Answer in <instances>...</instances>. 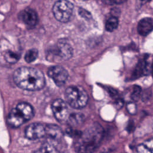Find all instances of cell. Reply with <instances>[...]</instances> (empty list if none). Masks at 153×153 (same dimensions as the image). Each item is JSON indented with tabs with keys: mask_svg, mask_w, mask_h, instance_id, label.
I'll return each mask as SVG.
<instances>
[{
	"mask_svg": "<svg viewBox=\"0 0 153 153\" xmlns=\"http://www.w3.org/2000/svg\"><path fill=\"white\" fill-rule=\"evenodd\" d=\"M14 81L22 89L27 91H37L45 84L44 74L34 68L22 66L17 68L13 74Z\"/></svg>",
	"mask_w": 153,
	"mask_h": 153,
	"instance_id": "6da1fadb",
	"label": "cell"
},
{
	"mask_svg": "<svg viewBox=\"0 0 153 153\" xmlns=\"http://www.w3.org/2000/svg\"><path fill=\"white\" fill-rule=\"evenodd\" d=\"M103 135V129L97 123L87 128L77 137L74 148L78 153H92L100 145Z\"/></svg>",
	"mask_w": 153,
	"mask_h": 153,
	"instance_id": "7a4b0ae2",
	"label": "cell"
},
{
	"mask_svg": "<svg viewBox=\"0 0 153 153\" xmlns=\"http://www.w3.org/2000/svg\"><path fill=\"white\" fill-rule=\"evenodd\" d=\"M33 115V107L27 102H20L9 112L7 123L12 127H19L31 120Z\"/></svg>",
	"mask_w": 153,
	"mask_h": 153,
	"instance_id": "3957f363",
	"label": "cell"
},
{
	"mask_svg": "<svg viewBox=\"0 0 153 153\" xmlns=\"http://www.w3.org/2000/svg\"><path fill=\"white\" fill-rule=\"evenodd\" d=\"M73 55V48L65 39H60L56 43L48 47L45 51L47 60L52 62L66 61Z\"/></svg>",
	"mask_w": 153,
	"mask_h": 153,
	"instance_id": "277c9868",
	"label": "cell"
},
{
	"mask_svg": "<svg viewBox=\"0 0 153 153\" xmlns=\"http://www.w3.org/2000/svg\"><path fill=\"white\" fill-rule=\"evenodd\" d=\"M65 96L68 104L75 109L85 107L88 100L87 93L80 86L68 87L65 90Z\"/></svg>",
	"mask_w": 153,
	"mask_h": 153,
	"instance_id": "5b68a950",
	"label": "cell"
},
{
	"mask_svg": "<svg viewBox=\"0 0 153 153\" xmlns=\"http://www.w3.org/2000/svg\"><path fill=\"white\" fill-rule=\"evenodd\" d=\"M74 5L68 0H59L53 6L52 12L55 19L62 23L68 22L73 13Z\"/></svg>",
	"mask_w": 153,
	"mask_h": 153,
	"instance_id": "8992f818",
	"label": "cell"
},
{
	"mask_svg": "<svg viewBox=\"0 0 153 153\" xmlns=\"http://www.w3.org/2000/svg\"><path fill=\"white\" fill-rule=\"evenodd\" d=\"M51 109L56 119L60 123L68 120L69 115L68 108L66 103L61 99L54 100L51 105Z\"/></svg>",
	"mask_w": 153,
	"mask_h": 153,
	"instance_id": "52a82bcc",
	"label": "cell"
},
{
	"mask_svg": "<svg viewBox=\"0 0 153 153\" xmlns=\"http://www.w3.org/2000/svg\"><path fill=\"white\" fill-rule=\"evenodd\" d=\"M47 74L59 87L63 86L65 84L69 75L68 71L64 68L59 65L50 67L48 69Z\"/></svg>",
	"mask_w": 153,
	"mask_h": 153,
	"instance_id": "ba28073f",
	"label": "cell"
},
{
	"mask_svg": "<svg viewBox=\"0 0 153 153\" xmlns=\"http://www.w3.org/2000/svg\"><path fill=\"white\" fill-rule=\"evenodd\" d=\"M46 125L40 123H34L27 126L25 130V134L27 139L36 140L45 136Z\"/></svg>",
	"mask_w": 153,
	"mask_h": 153,
	"instance_id": "9c48e42d",
	"label": "cell"
},
{
	"mask_svg": "<svg viewBox=\"0 0 153 153\" xmlns=\"http://www.w3.org/2000/svg\"><path fill=\"white\" fill-rule=\"evenodd\" d=\"M19 19L29 27H35L38 21L37 13L32 8H26L19 13Z\"/></svg>",
	"mask_w": 153,
	"mask_h": 153,
	"instance_id": "30bf717a",
	"label": "cell"
},
{
	"mask_svg": "<svg viewBox=\"0 0 153 153\" xmlns=\"http://www.w3.org/2000/svg\"><path fill=\"white\" fill-rule=\"evenodd\" d=\"M50 140L51 143L57 142L61 140L63 137V133L60 128L54 124L46 125L45 136Z\"/></svg>",
	"mask_w": 153,
	"mask_h": 153,
	"instance_id": "8fae6325",
	"label": "cell"
},
{
	"mask_svg": "<svg viewBox=\"0 0 153 153\" xmlns=\"http://www.w3.org/2000/svg\"><path fill=\"white\" fill-rule=\"evenodd\" d=\"M153 30V19L150 17L141 19L137 25V32L142 36H146Z\"/></svg>",
	"mask_w": 153,
	"mask_h": 153,
	"instance_id": "7c38bea8",
	"label": "cell"
},
{
	"mask_svg": "<svg viewBox=\"0 0 153 153\" xmlns=\"http://www.w3.org/2000/svg\"><path fill=\"white\" fill-rule=\"evenodd\" d=\"M136 152L137 153H153V138L139 144L136 147Z\"/></svg>",
	"mask_w": 153,
	"mask_h": 153,
	"instance_id": "4fadbf2b",
	"label": "cell"
},
{
	"mask_svg": "<svg viewBox=\"0 0 153 153\" xmlns=\"http://www.w3.org/2000/svg\"><path fill=\"white\" fill-rule=\"evenodd\" d=\"M33 153H58V151L53 143L47 142L35 150Z\"/></svg>",
	"mask_w": 153,
	"mask_h": 153,
	"instance_id": "5bb4252c",
	"label": "cell"
},
{
	"mask_svg": "<svg viewBox=\"0 0 153 153\" xmlns=\"http://www.w3.org/2000/svg\"><path fill=\"white\" fill-rule=\"evenodd\" d=\"M20 58V54L19 53L7 50L4 53V59L5 61L10 64H14L17 63Z\"/></svg>",
	"mask_w": 153,
	"mask_h": 153,
	"instance_id": "9a60e30c",
	"label": "cell"
},
{
	"mask_svg": "<svg viewBox=\"0 0 153 153\" xmlns=\"http://www.w3.org/2000/svg\"><path fill=\"white\" fill-rule=\"evenodd\" d=\"M118 26V19L114 16H111L105 24L106 30L108 32H112L115 30Z\"/></svg>",
	"mask_w": 153,
	"mask_h": 153,
	"instance_id": "2e32d148",
	"label": "cell"
},
{
	"mask_svg": "<svg viewBox=\"0 0 153 153\" xmlns=\"http://www.w3.org/2000/svg\"><path fill=\"white\" fill-rule=\"evenodd\" d=\"M84 116L82 114L74 113L69 116L68 120L69 121V123L75 126L82 123L84 121Z\"/></svg>",
	"mask_w": 153,
	"mask_h": 153,
	"instance_id": "e0dca14e",
	"label": "cell"
},
{
	"mask_svg": "<svg viewBox=\"0 0 153 153\" xmlns=\"http://www.w3.org/2000/svg\"><path fill=\"white\" fill-rule=\"evenodd\" d=\"M38 56V51L36 48H31L26 51L25 55V60L27 63L34 62Z\"/></svg>",
	"mask_w": 153,
	"mask_h": 153,
	"instance_id": "ac0fdd59",
	"label": "cell"
},
{
	"mask_svg": "<svg viewBox=\"0 0 153 153\" xmlns=\"http://www.w3.org/2000/svg\"><path fill=\"white\" fill-rule=\"evenodd\" d=\"M141 94V88L138 85H134L131 94V98L134 102H136L140 99Z\"/></svg>",
	"mask_w": 153,
	"mask_h": 153,
	"instance_id": "d6986e66",
	"label": "cell"
},
{
	"mask_svg": "<svg viewBox=\"0 0 153 153\" xmlns=\"http://www.w3.org/2000/svg\"><path fill=\"white\" fill-rule=\"evenodd\" d=\"M78 13L81 17H82V18H84L85 20H88L92 18L91 13L84 8H79L78 9Z\"/></svg>",
	"mask_w": 153,
	"mask_h": 153,
	"instance_id": "ffe728a7",
	"label": "cell"
},
{
	"mask_svg": "<svg viewBox=\"0 0 153 153\" xmlns=\"http://www.w3.org/2000/svg\"><path fill=\"white\" fill-rule=\"evenodd\" d=\"M126 0H102V1L107 5H117L123 3Z\"/></svg>",
	"mask_w": 153,
	"mask_h": 153,
	"instance_id": "44dd1931",
	"label": "cell"
},
{
	"mask_svg": "<svg viewBox=\"0 0 153 153\" xmlns=\"http://www.w3.org/2000/svg\"><path fill=\"white\" fill-rule=\"evenodd\" d=\"M127 109L128 111V112L130 114H135L136 112V106L135 105V104L133 103H128L127 105Z\"/></svg>",
	"mask_w": 153,
	"mask_h": 153,
	"instance_id": "7402d4cb",
	"label": "cell"
},
{
	"mask_svg": "<svg viewBox=\"0 0 153 153\" xmlns=\"http://www.w3.org/2000/svg\"><path fill=\"white\" fill-rule=\"evenodd\" d=\"M115 104H116V107L118 108H120L121 107H122L124 105V101L123 99H118L117 100V101L115 102Z\"/></svg>",
	"mask_w": 153,
	"mask_h": 153,
	"instance_id": "603a6c76",
	"label": "cell"
},
{
	"mask_svg": "<svg viewBox=\"0 0 153 153\" xmlns=\"http://www.w3.org/2000/svg\"><path fill=\"white\" fill-rule=\"evenodd\" d=\"M137 1H138V2H139L140 4L143 5V4H145V3L151 1V0H137Z\"/></svg>",
	"mask_w": 153,
	"mask_h": 153,
	"instance_id": "cb8c5ba5",
	"label": "cell"
},
{
	"mask_svg": "<svg viewBox=\"0 0 153 153\" xmlns=\"http://www.w3.org/2000/svg\"><path fill=\"white\" fill-rule=\"evenodd\" d=\"M100 153H106V152H100Z\"/></svg>",
	"mask_w": 153,
	"mask_h": 153,
	"instance_id": "d4e9b609",
	"label": "cell"
},
{
	"mask_svg": "<svg viewBox=\"0 0 153 153\" xmlns=\"http://www.w3.org/2000/svg\"><path fill=\"white\" fill-rule=\"evenodd\" d=\"M81 1H87V0H81Z\"/></svg>",
	"mask_w": 153,
	"mask_h": 153,
	"instance_id": "484cf974",
	"label": "cell"
}]
</instances>
